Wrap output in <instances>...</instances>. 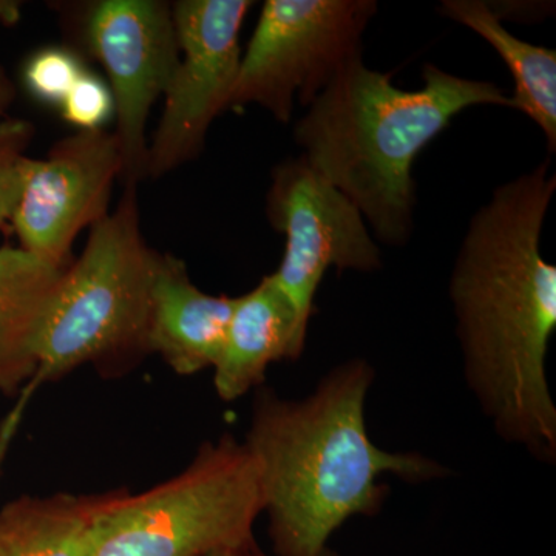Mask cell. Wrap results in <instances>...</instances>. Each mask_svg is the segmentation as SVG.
<instances>
[{
  "mask_svg": "<svg viewBox=\"0 0 556 556\" xmlns=\"http://www.w3.org/2000/svg\"><path fill=\"white\" fill-rule=\"evenodd\" d=\"M556 178L544 161L506 182L471 218L448 294L464 378L497 437L556 463L547 353L556 329V268L541 233Z\"/></svg>",
  "mask_w": 556,
  "mask_h": 556,
  "instance_id": "6da1fadb",
  "label": "cell"
},
{
  "mask_svg": "<svg viewBox=\"0 0 556 556\" xmlns=\"http://www.w3.org/2000/svg\"><path fill=\"white\" fill-rule=\"evenodd\" d=\"M375 378L365 358H351L303 399L260 388L243 442L257 464L274 555L317 556L348 519L379 515L390 493L383 475L420 484L450 473L431 457L371 441L365 407Z\"/></svg>",
  "mask_w": 556,
  "mask_h": 556,
  "instance_id": "7a4b0ae2",
  "label": "cell"
},
{
  "mask_svg": "<svg viewBox=\"0 0 556 556\" xmlns=\"http://www.w3.org/2000/svg\"><path fill=\"white\" fill-rule=\"evenodd\" d=\"M420 89H399L361 54L339 70L294 129L311 166L393 247L407 243L413 232L417 155L463 110L510 108V97L493 83L460 78L433 64L424 67Z\"/></svg>",
  "mask_w": 556,
  "mask_h": 556,
  "instance_id": "3957f363",
  "label": "cell"
},
{
  "mask_svg": "<svg viewBox=\"0 0 556 556\" xmlns=\"http://www.w3.org/2000/svg\"><path fill=\"white\" fill-rule=\"evenodd\" d=\"M115 211L91 226L83 254L68 266L31 346L36 387L91 364L104 375L126 371L149 354L150 292L156 252L146 243L137 186H124Z\"/></svg>",
  "mask_w": 556,
  "mask_h": 556,
  "instance_id": "277c9868",
  "label": "cell"
},
{
  "mask_svg": "<svg viewBox=\"0 0 556 556\" xmlns=\"http://www.w3.org/2000/svg\"><path fill=\"white\" fill-rule=\"evenodd\" d=\"M257 464L232 434L201 445L181 473L148 492L105 493L89 556H208L255 546Z\"/></svg>",
  "mask_w": 556,
  "mask_h": 556,
  "instance_id": "5b68a950",
  "label": "cell"
},
{
  "mask_svg": "<svg viewBox=\"0 0 556 556\" xmlns=\"http://www.w3.org/2000/svg\"><path fill=\"white\" fill-rule=\"evenodd\" d=\"M376 13L372 0H268L241 54L229 109L255 104L289 123L295 100L309 108L339 70L361 56Z\"/></svg>",
  "mask_w": 556,
  "mask_h": 556,
  "instance_id": "8992f818",
  "label": "cell"
},
{
  "mask_svg": "<svg viewBox=\"0 0 556 556\" xmlns=\"http://www.w3.org/2000/svg\"><path fill=\"white\" fill-rule=\"evenodd\" d=\"M266 211L270 225L287 237L283 260L270 276L308 334L325 273L378 270L380 249L356 204L303 155L276 167Z\"/></svg>",
  "mask_w": 556,
  "mask_h": 556,
  "instance_id": "52a82bcc",
  "label": "cell"
},
{
  "mask_svg": "<svg viewBox=\"0 0 556 556\" xmlns=\"http://www.w3.org/2000/svg\"><path fill=\"white\" fill-rule=\"evenodd\" d=\"M249 0H179L172 5L179 60L148 152L146 177L160 178L200 155L208 127L229 109L241 62Z\"/></svg>",
  "mask_w": 556,
  "mask_h": 556,
  "instance_id": "ba28073f",
  "label": "cell"
},
{
  "mask_svg": "<svg viewBox=\"0 0 556 556\" xmlns=\"http://www.w3.org/2000/svg\"><path fill=\"white\" fill-rule=\"evenodd\" d=\"M86 39L110 79L121 179L138 186L148 172L150 109L166 93L179 60L172 7L161 0H102L87 14Z\"/></svg>",
  "mask_w": 556,
  "mask_h": 556,
  "instance_id": "9c48e42d",
  "label": "cell"
},
{
  "mask_svg": "<svg viewBox=\"0 0 556 556\" xmlns=\"http://www.w3.org/2000/svg\"><path fill=\"white\" fill-rule=\"evenodd\" d=\"M123 175L115 131L79 130L42 160L30 161L11 217L21 248L70 266L73 241L109 214L113 185Z\"/></svg>",
  "mask_w": 556,
  "mask_h": 556,
  "instance_id": "30bf717a",
  "label": "cell"
},
{
  "mask_svg": "<svg viewBox=\"0 0 556 556\" xmlns=\"http://www.w3.org/2000/svg\"><path fill=\"white\" fill-rule=\"evenodd\" d=\"M236 298L195 287L185 262L156 252L148 328L149 354L175 372L192 376L214 368L228 332Z\"/></svg>",
  "mask_w": 556,
  "mask_h": 556,
  "instance_id": "8fae6325",
  "label": "cell"
},
{
  "mask_svg": "<svg viewBox=\"0 0 556 556\" xmlns=\"http://www.w3.org/2000/svg\"><path fill=\"white\" fill-rule=\"evenodd\" d=\"M306 332L300 328L291 303L273 276L236 298L225 343L214 369V387L225 402L247 396L263 386L274 362L298 361L305 351Z\"/></svg>",
  "mask_w": 556,
  "mask_h": 556,
  "instance_id": "7c38bea8",
  "label": "cell"
},
{
  "mask_svg": "<svg viewBox=\"0 0 556 556\" xmlns=\"http://www.w3.org/2000/svg\"><path fill=\"white\" fill-rule=\"evenodd\" d=\"M448 20L481 36L506 62L515 80L510 109L529 116L543 130L552 153L556 148V53L511 35L482 0H444L439 7Z\"/></svg>",
  "mask_w": 556,
  "mask_h": 556,
  "instance_id": "4fadbf2b",
  "label": "cell"
},
{
  "mask_svg": "<svg viewBox=\"0 0 556 556\" xmlns=\"http://www.w3.org/2000/svg\"><path fill=\"white\" fill-rule=\"evenodd\" d=\"M104 495L21 496L0 510V556H89Z\"/></svg>",
  "mask_w": 556,
  "mask_h": 556,
  "instance_id": "5bb4252c",
  "label": "cell"
},
{
  "mask_svg": "<svg viewBox=\"0 0 556 556\" xmlns=\"http://www.w3.org/2000/svg\"><path fill=\"white\" fill-rule=\"evenodd\" d=\"M67 268L24 248H0V353L27 383L35 372L33 342Z\"/></svg>",
  "mask_w": 556,
  "mask_h": 556,
  "instance_id": "9a60e30c",
  "label": "cell"
},
{
  "mask_svg": "<svg viewBox=\"0 0 556 556\" xmlns=\"http://www.w3.org/2000/svg\"><path fill=\"white\" fill-rule=\"evenodd\" d=\"M33 137L30 123L5 119L0 123V226L11 222L24 189L30 156L25 155Z\"/></svg>",
  "mask_w": 556,
  "mask_h": 556,
  "instance_id": "2e32d148",
  "label": "cell"
},
{
  "mask_svg": "<svg viewBox=\"0 0 556 556\" xmlns=\"http://www.w3.org/2000/svg\"><path fill=\"white\" fill-rule=\"evenodd\" d=\"M75 53L60 47L39 50L24 70L25 86L43 104L61 105L76 80L86 73Z\"/></svg>",
  "mask_w": 556,
  "mask_h": 556,
  "instance_id": "e0dca14e",
  "label": "cell"
},
{
  "mask_svg": "<svg viewBox=\"0 0 556 556\" xmlns=\"http://www.w3.org/2000/svg\"><path fill=\"white\" fill-rule=\"evenodd\" d=\"M61 109L64 119L79 130L102 129L115 113L110 87L89 72L76 80Z\"/></svg>",
  "mask_w": 556,
  "mask_h": 556,
  "instance_id": "ac0fdd59",
  "label": "cell"
},
{
  "mask_svg": "<svg viewBox=\"0 0 556 556\" xmlns=\"http://www.w3.org/2000/svg\"><path fill=\"white\" fill-rule=\"evenodd\" d=\"M24 383H27L24 375L0 353V394H11Z\"/></svg>",
  "mask_w": 556,
  "mask_h": 556,
  "instance_id": "d6986e66",
  "label": "cell"
},
{
  "mask_svg": "<svg viewBox=\"0 0 556 556\" xmlns=\"http://www.w3.org/2000/svg\"><path fill=\"white\" fill-rule=\"evenodd\" d=\"M208 556H269L266 554H263L262 551H260L257 544L255 546L251 547H244V548H237V551H226V552H218V554L208 555ZM277 556V555H274ZM317 556H340L338 552L332 551L331 547L325 548L324 552H320Z\"/></svg>",
  "mask_w": 556,
  "mask_h": 556,
  "instance_id": "ffe728a7",
  "label": "cell"
},
{
  "mask_svg": "<svg viewBox=\"0 0 556 556\" xmlns=\"http://www.w3.org/2000/svg\"><path fill=\"white\" fill-rule=\"evenodd\" d=\"M13 86H11L9 76H7L2 67H0V116H2L3 113H5V110L9 109L11 101H13Z\"/></svg>",
  "mask_w": 556,
  "mask_h": 556,
  "instance_id": "44dd1931",
  "label": "cell"
},
{
  "mask_svg": "<svg viewBox=\"0 0 556 556\" xmlns=\"http://www.w3.org/2000/svg\"><path fill=\"white\" fill-rule=\"evenodd\" d=\"M17 7L16 3L0 2V20L16 21Z\"/></svg>",
  "mask_w": 556,
  "mask_h": 556,
  "instance_id": "7402d4cb",
  "label": "cell"
}]
</instances>
